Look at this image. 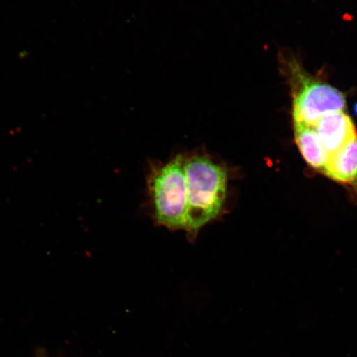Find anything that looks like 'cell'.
<instances>
[{
  "label": "cell",
  "mask_w": 357,
  "mask_h": 357,
  "mask_svg": "<svg viewBox=\"0 0 357 357\" xmlns=\"http://www.w3.org/2000/svg\"><path fill=\"white\" fill-rule=\"evenodd\" d=\"M187 187L185 231L195 238L199 231L220 215L227 198L229 172L207 154L185 156Z\"/></svg>",
  "instance_id": "obj_1"
},
{
  "label": "cell",
  "mask_w": 357,
  "mask_h": 357,
  "mask_svg": "<svg viewBox=\"0 0 357 357\" xmlns=\"http://www.w3.org/2000/svg\"><path fill=\"white\" fill-rule=\"evenodd\" d=\"M185 156L177 155L165 164L151 169L149 189L154 218L169 229L186 227L187 187Z\"/></svg>",
  "instance_id": "obj_2"
},
{
  "label": "cell",
  "mask_w": 357,
  "mask_h": 357,
  "mask_svg": "<svg viewBox=\"0 0 357 357\" xmlns=\"http://www.w3.org/2000/svg\"><path fill=\"white\" fill-rule=\"evenodd\" d=\"M293 102L294 123L314 127L325 114L345 109V96L328 84L305 77L298 71Z\"/></svg>",
  "instance_id": "obj_3"
},
{
  "label": "cell",
  "mask_w": 357,
  "mask_h": 357,
  "mask_svg": "<svg viewBox=\"0 0 357 357\" xmlns=\"http://www.w3.org/2000/svg\"><path fill=\"white\" fill-rule=\"evenodd\" d=\"M314 128L329 155L357 137L354 122L342 111L325 114Z\"/></svg>",
  "instance_id": "obj_4"
},
{
  "label": "cell",
  "mask_w": 357,
  "mask_h": 357,
  "mask_svg": "<svg viewBox=\"0 0 357 357\" xmlns=\"http://www.w3.org/2000/svg\"><path fill=\"white\" fill-rule=\"evenodd\" d=\"M323 173L342 184L357 186V137L329 155Z\"/></svg>",
  "instance_id": "obj_5"
},
{
  "label": "cell",
  "mask_w": 357,
  "mask_h": 357,
  "mask_svg": "<svg viewBox=\"0 0 357 357\" xmlns=\"http://www.w3.org/2000/svg\"><path fill=\"white\" fill-rule=\"evenodd\" d=\"M294 137L303 159L310 167L323 172L327 165L329 154L325 149L314 127L294 123Z\"/></svg>",
  "instance_id": "obj_6"
},
{
  "label": "cell",
  "mask_w": 357,
  "mask_h": 357,
  "mask_svg": "<svg viewBox=\"0 0 357 357\" xmlns=\"http://www.w3.org/2000/svg\"><path fill=\"white\" fill-rule=\"evenodd\" d=\"M355 113L357 114V104H356V105L355 106Z\"/></svg>",
  "instance_id": "obj_7"
}]
</instances>
